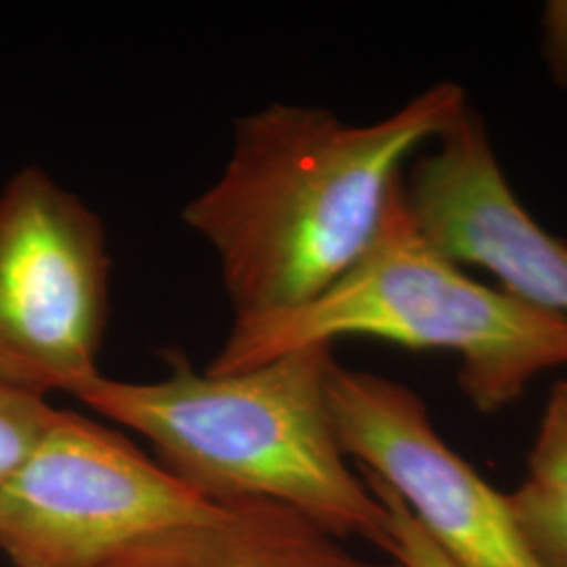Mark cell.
Instances as JSON below:
<instances>
[{
    "mask_svg": "<svg viewBox=\"0 0 567 567\" xmlns=\"http://www.w3.org/2000/svg\"><path fill=\"white\" fill-rule=\"evenodd\" d=\"M341 337L456 353L461 389L486 414L567 365V318L463 274L414 221L404 177L374 243L337 282L292 309L236 318L204 372H243Z\"/></svg>",
    "mask_w": 567,
    "mask_h": 567,
    "instance_id": "3957f363",
    "label": "cell"
},
{
    "mask_svg": "<svg viewBox=\"0 0 567 567\" xmlns=\"http://www.w3.org/2000/svg\"><path fill=\"white\" fill-rule=\"evenodd\" d=\"M466 107L440 82L372 124L322 107L271 103L236 124L224 173L185 206L213 246L236 318L318 297L374 243L405 158Z\"/></svg>",
    "mask_w": 567,
    "mask_h": 567,
    "instance_id": "6da1fadb",
    "label": "cell"
},
{
    "mask_svg": "<svg viewBox=\"0 0 567 567\" xmlns=\"http://www.w3.org/2000/svg\"><path fill=\"white\" fill-rule=\"evenodd\" d=\"M508 503L536 564L567 567V381L548 395L526 480Z\"/></svg>",
    "mask_w": 567,
    "mask_h": 567,
    "instance_id": "9c48e42d",
    "label": "cell"
},
{
    "mask_svg": "<svg viewBox=\"0 0 567 567\" xmlns=\"http://www.w3.org/2000/svg\"><path fill=\"white\" fill-rule=\"evenodd\" d=\"M221 507L219 517L152 536L103 567H402L351 553L341 536L276 501Z\"/></svg>",
    "mask_w": 567,
    "mask_h": 567,
    "instance_id": "ba28073f",
    "label": "cell"
},
{
    "mask_svg": "<svg viewBox=\"0 0 567 567\" xmlns=\"http://www.w3.org/2000/svg\"><path fill=\"white\" fill-rule=\"evenodd\" d=\"M545 51L553 79L567 86V2H550L545 11Z\"/></svg>",
    "mask_w": 567,
    "mask_h": 567,
    "instance_id": "7c38bea8",
    "label": "cell"
},
{
    "mask_svg": "<svg viewBox=\"0 0 567 567\" xmlns=\"http://www.w3.org/2000/svg\"><path fill=\"white\" fill-rule=\"evenodd\" d=\"M55 414L44 398L0 385V489L32 454Z\"/></svg>",
    "mask_w": 567,
    "mask_h": 567,
    "instance_id": "30bf717a",
    "label": "cell"
},
{
    "mask_svg": "<svg viewBox=\"0 0 567 567\" xmlns=\"http://www.w3.org/2000/svg\"><path fill=\"white\" fill-rule=\"evenodd\" d=\"M368 487L383 501L389 511V540L386 555L402 567H452L446 557L429 540L425 532L412 519L402 501L379 480L362 473Z\"/></svg>",
    "mask_w": 567,
    "mask_h": 567,
    "instance_id": "8fae6325",
    "label": "cell"
},
{
    "mask_svg": "<svg viewBox=\"0 0 567 567\" xmlns=\"http://www.w3.org/2000/svg\"><path fill=\"white\" fill-rule=\"evenodd\" d=\"M326 395L344 456L402 501L450 566L540 567L508 494L447 446L412 389L332 362Z\"/></svg>",
    "mask_w": 567,
    "mask_h": 567,
    "instance_id": "8992f818",
    "label": "cell"
},
{
    "mask_svg": "<svg viewBox=\"0 0 567 567\" xmlns=\"http://www.w3.org/2000/svg\"><path fill=\"white\" fill-rule=\"evenodd\" d=\"M332 362L330 344H313L243 372L200 374L175 353L163 381L102 374L76 400L137 431L164 468L215 505L276 501L385 548L389 511L351 471L332 426Z\"/></svg>",
    "mask_w": 567,
    "mask_h": 567,
    "instance_id": "7a4b0ae2",
    "label": "cell"
},
{
    "mask_svg": "<svg viewBox=\"0 0 567 567\" xmlns=\"http://www.w3.org/2000/svg\"><path fill=\"white\" fill-rule=\"evenodd\" d=\"M110 255L102 219L37 166L0 192V385L79 395L97 377Z\"/></svg>",
    "mask_w": 567,
    "mask_h": 567,
    "instance_id": "5b68a950",
    "label": "cell"
},
{
    "mask_svg": "<svg viewBox=\"0 0 567 567\" xmlns=\"http://www.w3.org/2000/svg\"><path fill=\"white\" fill-rule=\"evenodd\" d=\"M221 513L121 433L58 410L0 489V550L16 567H103L142 540Z\"/></svg>",
    "mask_w": 567,
    "mask_h": 567,
    "instance_id": "277c9868",
    "label": "cell"
},
{
    "mask_svg": "<svg viewBox=\"0 0 567 567\" xmlns=\"http://www.w3.org/2000/svg\"><path fill=\"white\" fill-rule=\"evenodd\" d=\"M404 179L421 231L454 264L487 269L511 295L567 318V244L517 200L480 116L466 105Z\"/></svg>",
    "mask_w": 567,
    "mask_h": 567,
    "instance_id": "52a82bcc",
    "label": "cell"
}]
</instances>
